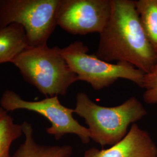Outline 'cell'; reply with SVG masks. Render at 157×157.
Masks as SVG:
<instances>
[{"mask_svg": "<svg viewBox=\"0 0 157 157\" xmlns=\"http://www.w3.org/2000/svg\"><path fill=\"white\" fill-rule=\"evenodd\" d=\"M111 2V16L100 33L95 56L108 62H127L148 73L157 63V52L141 26L135 1Z\"/></svg>", "mask_w": 157, "mask_h": 157, "instance_id": "6da1fadb", "label": "cell"}, {"mask_svg": "<svg viewBox=\"0 0 157 157\" xmlns=\"http://www.w3.org/2000/svg\"><path fill=\"white\" fill-rule=\"evenodd\" d=\"M74 113L84 119L91 140L101 147L117 144L128 133L129 126L140 121L147 113L135 97L117 106L106 107L96 104L83 92L76 95Z\"/></svg>", "mask_w": 157, "mask_h": 157, "instance_id": "7a4b0ae2", "label": "cell"}, {"mask_svg": "<svg viewBox=\"0 0 157 157\" xmlns=\"http://www.w3.org/2000/svg\"><path fill=\"white\" fill-rule=\"evenodd\" d=\"M11 63L25 81L47 97L66 95L70 86L78 80L58 47H28Z\"/></svg>", "mask_w": 157, "mask_h": 157, "instance_id": "3957f363", "label": "cell"}, {"mask_svg": "<svg viewBox=\"0 0 157 157\" xmlns=\"http://www.w3.org/2000/svg\"><path fill=\"white\" fill-rule=\"evenodd\" d=\"M88 47L76 41L63 48L60 52L78 80L90 84L95 91L110 86L119 78L127 79L142 88L145 73L129 63L108 62L89 54Z\"/></svg>", "mask_w": 157, "mask_h": 157, "instance_id": "277c9868", "label": "cell"}, {"mask_svg": "<svg viewBox=\"0 0 157 157\" xmlns=\"http://www.w3.org/2000/svg\"><path fill=\"white\" fill-rule=\"evenodd\" d=\"M59 0H0V29L17 23L25 29L29 47L47 45L56 28Z\"/></svg>", "mask_w": 157, "mask_h": 157, "instance_id": "5b68a950", "label": "cell"}, {"mask_svg": "<svg viewBox=\"0 0 157 157\" xmlns=\"http://www.w3.org/2000/svg\"><path fill=\"white\" fill-rule=\"evenodd\" d=\"M0 106L8 112L25 109L43 116L51 124L50 127L46 129L47 133L56 140L67 134L76 135L84 144L91 140L89 129L73 118L74 109L63 105L58 96L47 97L39 101H27L15 91L6 90L1 97Z\"/></svg>", "mask_w": 157, "mask_h": 157, "instance_id": "8992f818", "label": "cell"}, {"mask_svg": "<svg viewBox=\"0 0 157 157\" xmlns=\"http://www.w3.org/2000/svg\"><path fill=\"white\" fill-rule=\"evenodd\" d=\"M111 13V0H59L57 25L69 33L100 34Z\"/></svg>", "mask_w": 157, "mask_h": 157, "instance_id": "52a82bcc", "label": "cell"}, {"mask_svg": "<svg viewBox=\"0 0 157 157\" xmlns=\"http://www.w3.org/2000/svg\"><path fill=\"white\" fill-rule=\"evenodd\" d=\"M157 154V146L148 132L133 124L117 144L105 150L91 147L85 151L83 157H156Z\"/></svg>", "mask_w": 157, "mask_h": 157, "instance_id": "ba28073f", "label": "cell"}, {"mask_svg": "<svg viewBox=\"0 0 157 157\" xmlns=\"http://www.w3.org/2000/svg\"><path fill=\"white\" fill-rule=\"evenodd\" d=\"M25 140L12 157H71L73 148L71 146H45L37 143L34 138L32 124L25 121L21 124Z\"/></svg>", "mask_w": 157, "mask_h": 157, "instance_id": "9c48e42d", "label": "cell"}, {"mask_svg": "<svg viewBox=\"0 0 157 157\" xmlns=\"http://www.w3.org/2000/svg\"><path fill=\"white\" fill-rule=\"evenodd\" d=\"M28 47L26 32L21 25L12 23L0 29V65L12 62Z\"/></svg>", "mask_w": 157, "mask_h": 157, "instance_id": "30bf717a", "label": "cell"}, {"mask_svg": "<svg viewBox=\"0 0 157 157\" xmlns=\"http://www.w3.org/2000/svg\"><path fill=\"white\" fill-rule=\"evenodd\" d=\"M135 5L146 36L157 52V0L135 1Z\"/></svg>", "mask_w": 157, "mask_h": 157, "instance_id": "8fae6325", "label": "cell"}, {"mask_svg": "<svg viewBox=\"0 0 157 157\" xmlns=\"http://www.w3.org/2000/svg\"><path fill=\"white\" fill-rule=\"evenodd\" d=\"M22 135V125L15 123L8 112L0 106V157H12L11 145Z\"/></svg>", "mask_w": 157, "mask_h": 157, "instance_id": "7c38bea8", "label": "cell"}, {"mask_svg": "<svg viewBox=\"0 0 157 157\" xmlns=\"http://www.w3.org/2000/svg\"><path fill=\"white\" fill-rule=\"evenodd\" d=\"M143 89V100L147 104H157V63L148 73H145Z\"/></svg>", "mask_w": 157, "mask_h": 157, "instance_id": "4fadbf2b", "label": "cell"}, {"mask_svg": "<svg viewBox=\"0 0 157 157\" xmlns=\"http://www.w3.org/2000/svg\"></svg>", "mask_w": 157, "mask_h": 157, "instance_id": "5bb4252c", "label": "cell"}]
</instances>
